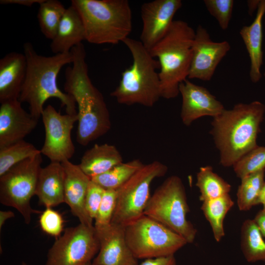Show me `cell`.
Segmentation results:
<instances>
[{"instance_id":"cell-13","label":"cell","mask_w":265,"mask_h":265,"mask_svg":"<svg viewBox=\"0 0 265 265\" xmlns=\"http://www.w3.org/2000/svg\"><path fill=\"white\" fill-rule=\"evenodd\" d=\"M230 48L227 41H212L207 29L199 25L192 44V58L187 78L210 81Z\"/></svg>"},{"instance_id":"cell-36","label":"cell","mask_w":265,"mask_h":265,"mask_svg":"<svg viewBox=\"0 0 265 265\" xmlns=\"http://www.w3.org/2000/svg\"><path fill=\"white\" fill-rule=\"evenodd\" d=\"M138 265H177L174 255L144 260Z\"/></svg>"},{"instance_id":"cell-9","label":"cell","mask_w":265,"mask_h":265,"mask_svg":"<svg viewBox=\"0 0 265 265\" xmlns=\"http://www.w3.org/2000/svg\"><path fill=\"white\" fill-rule=\"evenodd\" d=\"M167 170V166L159 161L144 164L117 189L111 224L124 227L141 216L151 197L152 182L164 176Z\"/></svg>"},{"instance_id":"cell-1","label":"cell","mask_w":265,"mask_h":265,"mask_svg":"<svg viewBox=\"0 0 265 265\" xmlns=\"http://www.w3.org/2000/svg\"><path fill=\"white\" fill-rule=\"evenodd\" d=\"M72 66L65 72V92L72 96L78 109L76 140L86 146L107 133L111 123L104 97L88 75L86 52L82 43L73 47Z\"/></svg>"},{"instance_id":"cell-38","label":"cell","mask_w":265,"mask_h":265,"mask_svg":"<svg viewBox=\"0 0 265 265\" xmlns=\"http://www.w3.org/2000/svg\"><path fill=\"white\" fill-rule=\"evenodd\" d=\"M44 0H0V3L1 4H15L30 7L34 4H40Z\"/></svg>"},{"instance_id":"cell-18","label":"cell","mask_w":265,"mask_h":265,"mask_svg":"<svg viewBox=\"0 0 265 265\" xmlns=\"http://www.w3.org/2000/svg\"><path fill=\"white\" fill-rule=\"evenodd\" d=\"M65 173L64 203L70 207L72 214L80 223L93 226V219L87 213L85 197L91 178L80 168L69 160L61 162Z\"/></svg>"},{"instance_id":"cell-25","label":"cell","mask_w":265,"mask_h":265,"mask_svg":"<svg viewBox=\"0 0 265 265\" xmlns=\"http://www.w3.org/2000/svg\"><path fill=\"white\" fill-rule=\"evenodd\" d=\"M234 205L229 194L203 202L201 209L210 224L217 242H219L225 236L224 220Z\"/></svg>"},{"instance_id":"cell-2","label":"cell","mask_w":265,"mask_h":265,"mask_svg":"<svg viewBox=\"0 0 265 265\" xmlns=\"http://www.w3.org/2000/svg\"><path fill=\"white\" fill-rule=\"evenodd\" d=\"M26 71L19 100L26 103L29 113L37 119L41 116L44 104L49 98L58 99L67 114H77L74 98L58 87L57 79L62 68L73 61L71 52L44 56L38 54L30 42L24 45Z\"/></svg>"},{"instance_id":"cell-37","label":"cell","mask_w":265,"mask_h":265,"mask_svg":"<svg viewBox=\"0 0 265 265\" xmlns=\"http://www.w3.org/2000/svg\"><path fill=\"white\" fill-rule=\"evenodd\" d=\"M263 237H265V208L260 210L253 219Z\"/></svg>"},{"instance_id":"cell-42","label":"cell","mask_w":265,"mask_h":265,"mask_svg":"<svg viewBox=\"0 0 265 265\" xmlns=\"http://www.w3.org/2000/svg\"><path fill=\"white\" fill-rule=\"evenodd\" d=\"M84 265H93L92 264V262H89V263H87V264H85Z\"/></svg>"},{"instance_id":"cell-5","label":"cell","mask_w":265,"mask_h":265,"mask_svg":"<svg viewBox=\"0 0 265 265\" xmlns=\"http://www.w3.org/2000/svg\"><path fill=\"white\" fill-rule=\"evenodd\" d=\"M123 43L131 53L132 63L122 72L119 83L110 96L120 104L152 107L161 98L157 72L159 62L140 41L128 37Z\"/></svg>"},{"instance_id":"cell-6","label":"cell","mask_w":265,"mask_h":265,"mask_svg":"<svg viewBox=\"0 0 265 265\" xmlns=\"http://www.w3.org/2000/svg\"><path fill=\"white\" fill-rule=\"evenodd\" d=\"M91 44L116 45L132 30V13L127 0H72Z\"/></svg>"},{"instance_id":"cell-22","label":"cell","mask_w":265,"mask_h":265,"mask_svg":"<svg viewBox=\"0 0 265 265\" xmlns=\"http://www.w3.org/2000/svg\"><path fill=\"white\" fill-rule=\"evenodd\" d=\"M85 40L83 24L77 10L71 5L66 8L50 48L55 54L70 52L76 46Z\"/></svg>"},{"instance_id":"cell-43","label":"cell","mask_w":265,"mask_h":265,"mask_svg":"<svg viewBox=\"0 0 265 265\" xmlns=\"http://www.w3.org/2000/svg\"><path fill=\"white\" fill-rule=\"evenodd\" d=\"M21 265H28L26 263L23 262Z\"/></svg>"},{"instance_id":"cell-4","label":"cell","mask_w":265,"mask_h":265,"mask_svg":"<svg viewBox=\"0 0 265 265\" xmlns=\"http://www.w3.org/2000/svg\"><path fill=\"white\" fill-rule=\"evenodd\" d=\"M195 33L186 22L174 20L166 34L149 51L159 64L161 98L176 97L180 84L188 78Z\"/></svg>"},{"instance_id":"cell-39","label":"cell","mask_w":265,"mask_h":265,"mask_svg":"<svg viewBox=\"0 0 265 265\" xmlns=\"http://www.w3.org/2000/svg\"><path fill=\"white\" fill-rule=\"evenodd\" d=\"M14 216V213L10 211H0V229L6 220Z\"/></svg>"},{"instance_id":"cell-23","label":"cell","mask_w":265,"mask_h":265,"mask_svg":"<svg viewBox=\"0 0 265 265\" xmlns=\"http://www.w3.org/2000/svg\"><path fill=\"white\" fill-rule=\"evenodd\" d=\"M123 162L117 148L107 143L95 144L83 155L79 165L91 179L104 173Z\"/></svg>"},{"instance_id":"cell-27","label":"cell","mask_w":265,"mask_h":265,"mask_svg":"<svg viewBox=\"0 0 265 265\" xmlns=\"http://www.w3.org/2000/svg\"><path fill=\"white\" fill-rule=\"evenodd\" d=\"M144 165L138 159L122 162L107 172L92 178L91 180L105 189L116 190Z\"/></svg>"},{"instance_id":"cell-17","label":"cell","mask_w":265,"mask_h":265,"mask_svg":"<svg viewBox=\"0 0 265 265\" xmlns=\"http://www.w3.org/2000/svg\"><path fill=\"white\" fill-rule=\"evenodd\" d=\"M19 100L0 103V148L24 140L36 127L38 120L26 111Z\"/></svg>"},{"instance_id":"cell-7","label":"cell","mask_w":265,"mask_h":265,"mask_svg":"<svg viewBox=\"0 0 265 265\" xmlns=\"http://www.w3.org/2000/svg\"><path fill=\"white\" fill-rule=\"evenodd\" d=\"M186 194L181 178L171 176L151 196L143 214L193 242L197 231L187 219L189 212Z\"/></svg>"},{"instance_id":"cell-15","label":"cell","mask_w":265,"mask_h":265,"mask_svg":"<svg viewBox=\"0 0 265 265\" xmlns=\"http://www.w3.org/2000/svg\"><path fill=\"white\" fill-rule=\"evenodd\" d=\"M179 91L182 98L181 118L187 126L203 116L213 118L225 109L222 104L206 88L195 84L187 79L180 84Z\"/></svg>"},{"instance_id":"cell-28","label":"cell","mask_w":265,"mask_h":265,"mask_svg":"<svg viewBox=\"0 0 265 265\" xmlns=\"http://www.w3.org/2000/svg\"><path fill=\"white\" fill-rule=\"evenodd\" d=\"M66 8L57 0H44L39 4L37 19L41 31L45 37L52 40Z\"/></svg>"},{"instance_id":"cell-24","label":"cell","mask_w":265,"mask_h":265,"mask_svg":"<svg viewBox=\"0 0 265 265\" xmlns=\"http://www.w3.org/2000/svg\"><path fill=\"white\" fill-rule=\"evenodd\" d=\"M240 246L248 262H265V241L254 219L245 220L240 232Z\"/></svg>"},{"instance_id":"cell-34","label":"cell","mask_w":265,"mask_h":265,"mask_svg":"<svg viewBox=\"0 0 265 265\" xmlns=\"http://www.w3.org/2000/svg\"><path fill=\"white\" fill-rule=\"evenodd\" d=\"M39 222L42 230L49 236L57 238L63 231V218L53 208H46L41 212Z\"/></svg>"},{"instance_id":"cell-11","label":"cell","mask_w":265,"mask_h":265,"mask_svg":"<svg viewBox=\"0 0 265 265\" xmlns=\"http://www.w3.org/2000/svg\"><path fill=\"white\" fill-rule=\"evenodd\" d=\"M100 249L94 225L80 223L67 228L48 251L45 265H84L91 262Z\"/></svg>"},{"instance_id":"cell-40","label":"cell","mask_w":265,"mask_h":265,"mask_svg":"<svg viewBox=\"0 0 265 265\" xmlns=\"http://www.w3.org/2000/svg\"><path fill=\"white\" fill-rule=\"evenodd\" d=\"M260 0H248V13L252 15L255 10L258 9Z\"/></svg>"},{"instance_id":"cell-3","label":"cell","mask_w":265,"mask_h":265,"mask_svg":"<svg viewBox=\"0 0 265 265\" xmlns=\"http://www.w3.org/2000/svg\"><path fill=\"white\" fill-rule=\"evenodd\" d=\"M265 112V106L255 101L237 104L213 117L211 133L219 151L221 165L233 166L258 146L257 138Z\"/></svg>"},{"instance_id":"cell-44","label":"cell","mask_w":265,"mask_h":265,"mask_svg":"<svg viewBox=\"0 0 265 265\" xmlns=\"http://www.w3.org/2000/svg\"><path fill=\"white\" fill-rule=\"evenodd\" d=\"M264 76L265 77V72L264 73Z\"/></svg>"},{"instance_id":"cell-30","label":"cell","mask_w":265,"mask_h":265,"mask_svg":"<svg viewBox=\"0 0 265 265\" xmlns=\"http://www.w3.org/2000/svg\"><path fill=\"white\" fill-rule=\"evenodd\" d=\"M41 153L34 145L24 140L0 148V176L18 163Z\"/></svg>"},{"instance_id":"cell-21","label":"cell","mask_w":265,"mask_h":265,"mask_svg":"<svg viewBox=\"0 0 265 265\" xmlns=\"http://www.w3.org/2000/svg\"><path fill=\"white\" fill-rule=\"evenodd\" d=\"M265 13V0H260L252 23L249 26H243L239 31L249 56V77L253 83L259 82L262 77L261 71L263 58L262 20Z\"/></svg>"},{"instance_id":"cell-8","label":"cell","mask_w":265,"mask_h":265,"mask_svg":"<svg viewBox=\"0 0 265 265\" xmlns=\"http://www.w3.org/2000/svg\"><path fill=\"white\" fill-rule=\"evenodd\" d=\"M124 232L127 243L138 260L174 255L187 244L183 237L144 214L124 226Z\"/></svg>"},{"instance_id":"cell-29","label":"cell","mask_w":265,"mask_h":265,"mask_svg":"<svg viewBox=\"0 0 265 265\" xmlns=\"http://www.w3.org/2000/svg\"><path fill=\"white\" fill-rule=\"evenodd\" d=\"M265 169L250 174L241 179L237 193V205L240 211H247L256 205L265 183Z\"/></svg>"},{"instance_id":"cell-10","label":"cell","mask_w":265,"mask_h":265,"mask_svg":"<svg viewBox=\"0 0 265 265\" xmlns=\"http://www.w3.org/2000/svg\"><path fill=\"white\" fill-rule=\"evenodd\" d=\"M42 162L41 153L18 163L0 176V202L17 210L27 224L33 213H41L32 208L30 200L35 195Z\"/></svg>"},{"instance_id":"cell-33","label":"cell","mask_w":265,"mask_h":265,"mask_svg":"<svg viewBox=\"0 0 265 265\" xmlns=\"http://www.w3.org/2000/svg\"><path fill=\"white\" fill-rule=\"evenodd\" d=\"M116 199V190H105L97 214L94 219V226L96 229L105 227L111 224L115 207Z\"/></svg>"},{"instance_id":"cell-12","label":"cell","mask_w":265,"mask_h":265,"mask_svg":"<svg viewBox=\"0 0 265 265\" xmlns=\"http://www.w3.org/2000/svg\"><path fill=\"white\" fill-rule=\"evenodd\" d=\"M41 117L45 131L41 154L51 162L69 160L75 153L71 132L78 121L77 114H61L49 105L44 108Z\"/></svg>"},{"instance_id":"cell-19","label":"cell","mask_w":265,"mask_h":265,"mask_svg":"<svg viewBox=\"0 0 265 265\" xmlns=\"http://www.w3.org/2000/svg\"><path fill=\"white\" fill-rule=\"evenodd\" d=\"M26 71L24 53L11 52L0 59V103L19 100Z\"/></svg>"},{"instance_id":"cell-20","label":"cell","mask_w":265,"mask_h":265,"mask_svg":"<svg viewBox=\"0 0 265 265\" xmlns=\"http://www.w3.org/2000/svg\"><path fill=\"white\" fill-rule=\"evenodd\" d=\"M65 173L61 163L51 162L39 171L35 195L39 203L53 208L64 203Z\"/></svg>"},{"instance_id":"cell-26","label":"cell","mask_w":265,"mask_h":265,"mask_svg":"<svg viewBox=\"0 0 265 265\" xmlns=\"http://www.w3.org/2000/svg\"><path fill=\"white\" fill-rule=\"evenodd\" d=\"M196 186L200 193L199 200L202 202L229 194L231 188V185L214 173L210 166L200 168Z\"/></svg>"},{"instance_id":"cell-31","label":"cell","mask_w":265,"mask_h":265,"mask_svg":"<svg viewBox=\"0 0 265 265\" xmlns=\"http://www.w3.org/2000/svg\"><path fill=\"white\" fill-rule=\"evenodd\" d=\"M233 166L237 176L240 179L265 169V147L257 146L243 156Z\"/></svg>"},{"instance_id":"cell-16","label":"cell","mask_w":265,"mask_h":265,"mask_svg":"<svg viewBox=\"0 0 265 265\" xmlns=\"http://www.w3.org/2000/svg\"><path fill=\"white\" fill-rule=\"evenodd\" d=\"M96 230L100 249L92 261L93 265H139L127 243L124 227L111 224Z\"/></svg>"},{"instance_id":"cell-14","label":"cell","mask_w":265,"mask_h":265,"mask_svg":"<svg viewBox=\"0 0 265 265\" xmlns=\"http://www.w3.org/2000/svg\"><path fill=\"white\" fill-rule=\"evenodd\" d=\"M182 6L181 0H155L141 5L140 41L149 51L168 32Z\"/></svg>"},{"instance_id":"cell-41","label":"cell","mask_w":265,"mask_h":265,"mask_svg":"<svg viewBox=\"0 0 265 265\" xmlns=\"http://www.w3.org/2000/svg\"><path fill=\"white\" fill-rule=\"evenodd\" d=\"M258 204H261L265 208V182L257 201L256 205Z\"/></svg>"},{"instance_id":"cell-32","label":"cell","mask_w":265,"mask_h":265,"mask_svg":"<svg viewBox=\"0 0 265 265\" xmlns=\"http://www.w3.org/2000/svg\"><path fill=\"white\" fill-rule=\"evenodd\" d=\"M210 13L217 20L222 30H226L232 18L234 1L233 0H204Z\"/></svg>"},{"instance_id":"cell-35","label":"cell","mask_w":265,"mask_h":265,"mask_svg":"<svg viewBox=\"0 0 265 265\" xmlns=\"http://www.w3.org/2000/svg\"><path fill=\"white\" fill-rule=\"evenodd\" d=\"M105 190L91 180L85 197V206L87 213L93 220L97 214Z\"/></svg>"}]
</instances>
